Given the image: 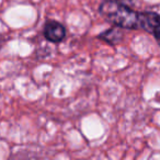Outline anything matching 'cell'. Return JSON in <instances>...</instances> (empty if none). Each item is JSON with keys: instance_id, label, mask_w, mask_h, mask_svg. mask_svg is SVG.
Instances as JSON below:
<instances>
[{"instance_id": "obj_1", "label": "cell", "mask_w": 160, "mask_h": 160, "mask_svg": "<svg viewBox=\"0 0 160 160\" xmlns=\"http://www.w3.org/2000/svg\"><path fill=\"white\" fill-rule=\"evenodd\" d=\"M100 13L115 27L128 30L140 28V13L118 0H107L101 3Z\"/></svg>"}, {"instance_id": "obj_2", "label": "cell", "mask_w": 160, "mask_h": 160, "mask_svg": "<svg viewBox=\"0 0 160 160\" xmlns=\"http://www.w3.org/2000/svg\"><path fill=\"white\" fill-rule=\"evenodd\" d=\"M140 28L151 33L160 45V16L155 12L140 13Z\"/></svg>"}, {"instance_id": "obj_3", "label": "cell", "mask_w": 160, "mask_h": 160, "mask_svg": "<svg viewBox=\"0 0 160 160\" xmlns=\"http://www.w3.org/2000/svg\"><path fill=\"white\" fill-rule=\"evenodd\" d=\"M44 36L53 43H59L66 36V29L57 21H48L44 27Z\"/></svg>"}, {"instance_id": "obj_4", "label": "cell", "mask_w": 160, "mask_h": 160, "mask_svg": "<svg viewBox=\"0 0 160 160\" xmlns=\"http://www.w3.org/2000/svg\"><path fill=\"white\" fill-rule=\"evenodd\" d=\"M122 36H123V34H122V32H121V30L118 29V27H116V28H113V29L109 30V31L104 32V33H102L99 38L107 41V42L111 43V44H116V43H118L121 41Z\"/></svg>"}, {"instance_id": "obj_5", "label": "cell", "mask_w": 160, "mask_h": 160, "mask_svg": "<svg viewBox=\"0 0 160 160\" xmlns=\"http://www.w3.org/2000/svg\"><path fill=\"white\" fill-rule=\"evenodd\" d=\"M118 1H120V2L124 3V5H126V6H132L135 0H118Z\"/></svg>"}]
</instances>
